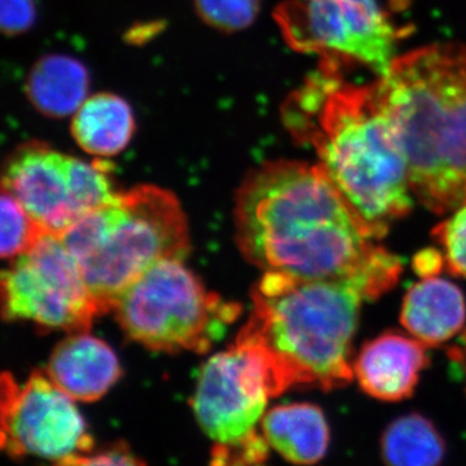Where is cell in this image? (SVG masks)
I'll return each mask as SVG.
<instances>
[{"label":"cell","instance_id":"cell-12","mask_svg":"<svg viewBox=\"0 0 466 466\" xmlns=\"http://www.w3.org/2000/svg\"><path fill=\"white\" fill-rule=\"evenodd\" d=\"M425 345L398 333H385L366 343L352 370L366 394L383 401H400L413 394L428 364Z\"/></svg>","mask_w":466,"mask_h":466},{"label":"cell","instance_id":"cell-9","mask_svg":"<svg viewBox=\"0 0 466 466\" xmlns=\"http://www.w3.org/2000/svg\"><path fill=\"white\" fill-rule=\"evenodd\" d=\"M27 213L54 235L63 236L79 218L116 200L106 161L86 162L32 143L9 158L2 184Z\"/></svg>","mask_w":466,"mask_h":466},{"label":"cell","instance_id":"cell-16","mask_svg":"<svg viewBox=\"0 0 466 466\" xmlns=\"http://www.w3.org/2000/svg\"><path fill=\"white\" fill-rule=\"evenodd\" d=\"M135 130L133 110L121 97L97 94L75 113L72 133L85 152L97 157L118 155L130 143Z\"/></svg>","mask_w":466,"mask_h":466},{"label":"cell","instance_id":"cell-2","mask_svg":"<svg viewBox=\"0 0 466 466\" xmlns=\"http://www.w3.org/2000/svg\"><path fill=\"white\" fill-rule=\"evenodd\" d=\"M341 70L320 63L285 103L284 124L314 148L319 165L380 240L413 205L406 155L379 82L355 85Z\"/></svg>","mask_w":466,"mask_h":466},{"label":"cell","instance_id":"cell-25","mask_svg":"<svg viewBox=\"0 0 466 466\" xmlns=\"http://www.w3.org/2000/svg\"><path fill=\"white\" fill-rule=\"evenodd\" d=\"M462 342H464V351L465 352V358H466V332L464 334V337H462Z\"/></svg>","mask_w":466,"mask_h":466},{"label":"cell","instance_id":"cell-18","mask_svg":"<svg viewBox=\"0 0 466 466\" xmlns=\"http://www.w3.org/2000/svg\"><path fill=\"white\" fill-rule=\"evenodd\" d=\"M380 449L386 466H441L446 458L440 431L419 413L395 419L383 431Z\"/></svg>","mask_w":466,"mask_h":466},{"label":"cell","instance_id":"cell-17","mask_svg":"<svg viewBox=\"0 0 466 466\" xmlns=\"http://www.w3.org/2000/svg\"><path fill=\"white\" fill-rule=\"evenodd\" d=\"M88 91L86 67L75 58L50 55L34 66L27 95L42 115L66 116L81 108Z\"/></svg>","mask_w":466,"mask_h":466},{"label":"cell","instance_id":"cell-22","mask_svg":"<svg viewBox=\"0 0 466 466\" xmlns=\"http://www.w3.org/2000/svg\"><path fill=\"white\" fill-rule=\"evenodd\" d=\"M56 466H146L127 447L112 446L101 451H90L57 462Z\"/></svg>","mask_w":466,"mask_h":466},{"label":"cell","instance_id":"cell-15","mask_svg":"<svg viewBox=\"0 0 466 466\" xmlns=\"http://www.w3.org/2000/svg\"><path fill=\"white\" fill-rule=\"evenodd\" d=\"M260 433L269 449L297 466L318 464L327 455L330 429L323 410L311 403L283 404L266 410Z\"/></svg>","mask_w":466,"mask_h":466},{"label":"cell","instance_id":"cell-1","mask_svg":"<svg viewBox=\"0 0 466 466\" xmlns=\"http://www.w3.org/2000/svg\"><path fill=\"white\" fill-rule=\"evenodd\" d=\"M236 231L245 258L265 272L348 280L373 299L397 284L400 260L376 244L320 165L268 162L238 189Z\"/></svg>","mask_w":466,"mask_h":466},{"label":"cell","instance_id":"cell-4","mask_svg":"<svg viewBox=\"0 0 466 466\" xmlns=\"http://www.w3.org/2000/svg\"><path fill=\"white\" fill-rule=\"evenodd\" d=\"M251 299L249 320L236 339L265 352L284 391L296 385L329 391L351 381L359 314L364 300L373 299L367 288L265 272Z\"/></svg>","mask_w":466,"mask_h":466},{"label":"cell","instance_id":"cell-10","mask_svg":"<svg viewBox=\"0 0 466 466\" xmlns=\"http://www.w3.org/2000/svg\"><path fill=\"white\" fill-rule=\"evenodd\" d=\"M3 315L50 329L86 332L101 314L61 236L43 235L2 275Z\"/></svg>","mask_w":466,"mask_h":466},{"label":"cell","instance_id":"cell-7","mask_svg":"<svg viewBox=\"0 0 466 466\" xmlns=\"http://www.w3.org/2000/svg\"><path fill=\"white\" fill-rule=\"evenodd\" d=\"M275 20L293 50L339 67L367 66L380 76L403 36L377 0H287Z\"/></svg>","mask_w":466,"mask_h":466},{"label":"cell","instance_id":"cell-20","mask_svg":"<svg viewBox=\"0 0 466 466\" xmlns=\"http://www.w3.org/2000/svg\"><path fill=\"white\" fill-rule=\"evenodd\" d=\"M202 20L223 32L245 29L259 11V0H196Z\"/></svg>","mask_w":466,"mask_h":466},{"label":"cell","instance_id":"cell-19","mask_svg":"<svg viewBox=\"0 0 466 466\" xmlns=\"http://www.w3.org/2000/svg\"><path fill=\"white\" fill-rule=\"evenodd\" d=\"M45 228L11 195L2 189V258L15 260L32 249Z\"/></svg>","mask_w":466,"mask_h":466},{"label":"cell","instance_id":"cell-5","mask_svg":"<svg viewBox=\"0 0 466 466\" xmlns=\"http://www.w3.org/2000/svg\"><path fill=\"white\" fill-rule=\"evenodd\" d=\"M101 312L158 262L184 259L188 227L177 198L158 187L119 192L85 214L63 236Z\"/></svg>","mask_w":466,"mask_h":466},{"label":"cell","instance_id":"cell-11","mask_svg":"<svg viewBox=\"0 0 466 466\" xmlns=\"http://www.w3.org/2000/svg\"><path fill=\"white\" fill-rule=\"evenodd\" d=\"M75 400L47 373L18 383L2 377V446L12 458L61 462L94 450V441Z\"/></svg>","mask_w":466,"mask_h":466},{"label":"cell","instance_id":"cell-8","mask_svg":"<svg viewBox=\"0 0 466 466\" xmlns=\"http://www.w3.org/2000/svg\"><path fill=\"white\" fill-rule=\"evenodd\" d=\"M284 392L271 361L251 343L236 339L208 359L198 376L192 407L217 451L244 449L260 435L271 398Z\"/></svg>","mask_w":466,"mask_h":466},{"label":"cell","instance_id":"cell-14","mask_svg":"<svg viewBox=\"0 0 466 466\" xmlns=\"http://www.w3.org/2000/svg\"><path fill=\"white\" fill-rule=\"evenodd\" d=\"M400 320L408 332L425 346L441 345L464 328V294L451 281L429 276L408 290Z\"/></svg>","mask_w":466,"mask_h":466},{"label":"cell","instance_id":"cell-3","mask_svg":"<svg viewBox=\"0 0 466 466\" xmlns=\"http://www.w3.org/2000/svg\"><path fill=\"white\" fill-rule=\"evenodd\" d=\"M406 155L410 189L435 214L466 202V45L395 57L379 78Z\"/></svg>","mask_w":466,"mask_h":466},{"label":"cell","instance_id":"cell-6","mask_svg":"<svg viewBox=\"0 0 466 466\" xmlns=\"http://www.w3.org/2000/svg\"><path fill=\"white\" fill-rule=\"evenodd\" d=\"M113 311L126 334L146 348L205 352L225 336L240 306L207 290L182 259H167L131 284Z\"/></svg>","mask_w":466,"mask_h":466},{"label":"cell","instance_id":"cell-13","mask_svg":"<svg viewBox=\"0 0 466 466\" xmlns=\"http://www.w3.org/2000/svg\"><path fill=\"white\" fill-rule=\"evenodd\" d=\"M47 376L72 400L95 401L118 381L121 367L115 351L106 342L78 333L55 349Z\"/></svg>","mask_w":466,"mask_h":466},{"label":"cell","instance_id":"cell-23","mask_svg":"<svg viewBox=\"0 0 466 466\" xmlns=\"http://www.w3.org/2000/svg\"><path fill=\"white\" fill-rule=\"evenodd\" d=\"M2 29L9 35L26 32L33 25L35 8L33 0H0Z\"/></svg>","mask_w":466,"mask_h":466},{"label":"cell","instance_id":"cell-24","mask_svg":"<svg viewBox=\"0 0 466 466\" xmlns=\"http://www.w3.org/2000/svg\"><path fill=\"white\" fill-rule=\"evenodd\" d=\"M416 265L420 274H422L425 278H429V276H434L433 269L440 268L441 258L437 251L428 250L420 254V257H417Z\"/></svg>","mask_w":466,"mask_h":466},{"label":"cell","instance_id":"cell-21","mask_svg":"<svg viewBox=\"0 0 466 466\" xmlns=\"http://www.w3.org/2000/svg\"><path fill=\"white\" fill-rule=\"evenodd\" d=\"M434 235L443 248L450 271L466 279V202L434 229Z\"/></svg>","mask_w":466,"mask_h":466}]
</instances>
